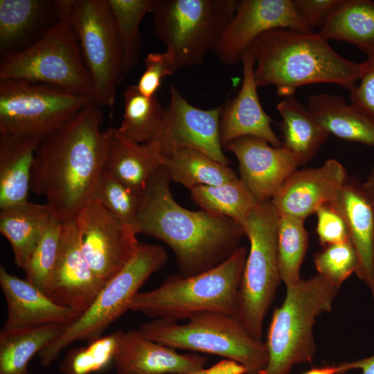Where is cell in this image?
Instances as JSON below:
<instances>
[{
	"mask_svg": "<svg viewBox=\"0 0 374 374\" xmlns=\"http://www.w3.org/2000/svg\"><path fill=\"white\" fill-rule=\"evenodd\" d=\"M69 21L90 74L92 100L111 107L122 81L123 58L107 0H72Z\"/></svg>",
	"mask_w": 374,
	"mask_h": 374,
	"instance_id": "cell-12",
	"label": "cell"
},
{
	"mask_svg": "<svg viewBox=\"0 0 374 374\" xmlns=\"http://www.w3.org/2000/svg\"><path fill=\"white\" fill-rule=\"evenodd\" d=\"M279 214L271 200L258 203L242 224L250 243L238 292L236 317L262 341L265 317L281 281L278 260Z\"/></svg>",
	"mask_w": 374,
	"mask_h": 374,
	"instance_id": "cell-9",
	"label": "cell"
},
{
	"mask_svg": "<svg viewBox=\"0 0 374 374\" xmlns=\"http://www.w3.org/2000/svg\"><path fill=\"white\" fill-rule=\"evenodd\" d=\"M239 1L155 0L153 33L165 44L178 69L203 64L215 49Z\"/></svg>",
	"mask_w": 374,
	"mask_h": 374,
	"instance_id": "cell-7",
	"label": "cell"
},
{
	"mask_svg": "<svg viewBox=\"0 0 374 374\" xmlns=\"http://www.w3.org/2000/svg\"><path fill=\"white\" fill-rule=\"evenodd\" d=\"M331 203L342 215L356 251L355 274L368 287L374 304V208L363 184L347 179Z\"/></svg>",
	"mask_w": 374,
	"mask_h": 374,
	"instance_id": "cell-23",
	"label": "cell"
},
{
	"mask_svg": "<svg viewBox=\"0 0 374 374\" xmlns=\"http://www.w3.org/2000/svg\"><path fill=\"white\" fill-rule=\"evenodd\" d=\"M162 168L171 181L190 190L200 186L219 185L239 178L228 166L190 148L163 157Z\"/></svg>",
	"mask_w": 374,
	"mask_h": 374,
	"instance_id": "cell-31",
	"label": "cell"
},
{
	"mask_svg": "<svg viewBox=\"0 0 374 374\" xmlns=\"http://www.w3.org/2000/svg\"><path fill=\"white\" fill-rule=\"evenodd\" d=\"M190 194L203 211L229 217L242 226L258 204L240 177L219 185L195 187L190 190Z\"/></svg>",
	"mask_w": 374,
	"mask_h": 374,
	"instance_id": "cell-32",
	"label": "cell"
},
{
	"mask_svg": "<svg viewBox=\"0 0 374 374\" xmlns=\"http://www.w3.org/2000/svg\"><path fill=\"white\" fill-rule=\"evenodd\" d=\"M53 214L46 204L30 202L1 208L0 232L10 242L15 264L24 270Z\"/></svg>",
	"mask_w": 374,
	"mask_h": 374,
	"instance_id": "cell-27",
	"label": "cell"
},
{
	"mask_svg": "<svg viewBox=\"0 0 374 374\" xmlns=\"http://www.w3.org/2000/svg\"><path fill=\"white\" fill-rule=\"evenodd\" d=\"M307 107L330 134L374 148V119L339 94H311Z\"/></svg>",
	"mask_w": 374,
	"mask_h": 374,
	"instance_id": "cell-26",
	"label": "cell"
},
{
	"mask_svg": "<svg viewBox=\"0 0 374 374\" xmlns=\"http://www.w3.org/2000/svg\"><path fill=\"white\" fill-rule=\"evenodd\" d=\"M139 330L150 339L176 349L222 357L244 366L248 374H259L268 361L265 343L255 339L236 317L202 312L178 321L154 319Z\"/></svg>",
	"mask_w": 374,
	"mask_h": 374,
	"instance_id": "cell-6",
	"label": "cell"
},
{
	"mask_svg": "<svg viewBox=\"0 0 374 374\" xmlns=\"http://www.w3.org/2000/svg\"><path fill=\"white\" fill-rule=\"evenodd\" d=\"M116 374H117V373H116Z\"/></svg>",
	"mask_w": 374,
	"mask_h": 374,
	"instance_id": "cell-49",
	"label": "cell"
},
{
	"mask_svg": "<svg viewBox=\"0 0 374 374\" xmlns=\"http://www.w3.org/2000/svg\"><path fill=\"white\" fill-rule=\"evenodd\" d=\"M247 250L240 246L229 258L202 273L168 276L157 287L139 292L130 310L152 319L179 321L202 312L236 317Z\"/></svg>",
	"mask_w": 374,
	"mask_h": 374,
	"instance_id": "cell-4",
	"label": "cell"
},
{
	"mask_svg": "<svg viewBox=\"0 0 374 374\" xmlns=\"http://www.w3.org/2000/svg\"><path fill=\"white\" fill-rule=\"evenodd\" d=\"M314 266L321 275L333 285L340 288L358 265L356 251L350 240L330 244L314 256Z\"/></svg>",
	"mask_w": 374,
	"mask_h": 374,
	"instance_id": "cell-39",
	"label": "cell"
},
{
	"mask_svg": "<svg viewBox=\"0 0 374 374\" xmlns=\"http://www.w3.org/2000/svg\"><path fill=\"white\" fill-rule=\"evenodd\" d=\"M0 79L48 84L92 98L91 79L69 16L29 48L1 55Z\"/></svg>",
	"mask_w": 374,
	"mask_h": 374,
	"instance_id": "cell-10",
	"label": "cell"
},
{
	"mask_svg": "<svg viewBox=\"0 0 374 374\" xmlns=\"http://www.w3.org/2000/svg\"><path fill=\"white\" fill-rule=\"evenodd\" d=\"M231 151L239 163L240 179L258 203L271 200L287 178L302 165L300 159L284 147H274L255 136L231 142Z\"/></svg>",
	"mask_w": 374,
	"mask_h": 374,
	"instance_id": "cell-17",
	"label": "cell"
},
{
	"mask_svg": "<svg viewBox=\"0 0 374 374\" xmlns=\"http://www.w3.org/2000/svg\"><path fill=\"white\" fill-rule=\"evenodd\" d=\"M66 326L48 324L0 331V374H30L28 363L64 332Z\"/></svg>",
	"mask_w": 374,
	"mask_h": 374,
	"instance_id": "cell-30",
	"label": "cell"
},
{
	"mask_svg": "<svg viewBox=\"0 0 374 374\" xmlns=\"http://www.w3.org/2000/svg\"><path fill=\"white\" fill-rule=\"evenodd\" d=\"M374 208V169L373 168L365 182L363 184Z\"/></svg>",
	"mask_w": 374,
	"mask_h": 374,
	"instance_id": "cell-47",
	"label": "cell"
},
{
	"mask_svg": "<svg viewBox=\"0 0 374 374\" xmlns=\"http://www.w3.org/2000/svg\"><path fill=\"white\" fill-rule=\"evenodd\" d=\"M284 28L313 33L296 11L292 0H242L214 50L224 65L241 62L249 46L263 33Z\"/></svg>",
	"mask_w": 374,
	"mask_h": 374,
	"instance_id": "cell-15",
	"label": "cell"
},
{
	"mask_svg": "<svg viewBox=\"0 0 374 374\" xmlns=\"http://www.w3.org/2000/svg\"><path fill=\"white\" fill-rule=\"evenodd\" d=\"M186 374H248L242 365L231 360L224 359L208 368H202Z\"/></svg>",
	"mask_w": 374,
	"mask_h": 374,
	"instance_id": "cell-44",
	"label": "cell"
},
{
	"mask_svg": "<svg viewBox=\"0 0 374 374\" xmlns=\"http://www.w3.org/2000/svg\"><path fill=\"white\" fill-rule=\"evenodd\" d=\"M113 362L117 374H186L205 368L208 358L179 353L139 329L121 331Z\"/></svg>",
	"mask_w": 374,
	"mask_h": 374,
	"instance_id": "cell-20",
	"label": "cell"
},
{
	"mask_svg": "<svg viewBox=\"0 0 374 374\" xmlns=\"http://www.w3.org/2000/svg\"><path fill=\"white\" fill-rule=\"evenodd\" d=\"M75 218L86 258L96 276L105 284L132 256L139 243L138 233L93 199Z\"/></svg>",
	"mask_w": 374,
	"mask_h": 374,
	"instance_id": "cell-13",
	"label": "cell"
},
{
	"mask_svg": "<svg viewBox=\"0 0 374 374\" xmlns=\"http://www.w3.org/2000/svg\"><path fill=\"white\" fill-rule=\"evenodd\" d=\"M339 290L319 274L286 286L285 299L272 314L265 343L268 361L259 374H289L296 364L312 362L314 324L332 310Z\"/></svg>",
	"mask_w": 374,
	"mask_h": 374,
	"instance_id": "cell-5",
	"label": "cell"
},
{
	"mask_svg": "<svg viewBox=\"0 0 374 374\" xmlns=\"http://www.w3.org/2000/svg\"><path fill=\"white\" fill-rule=\"evenodd\" d=\"M170 181L162 167L150 179L136 217L138 234L167 244L176 258L179 274L190 276L229 258L240 247L245 232L240 224L229 217L180 206L172 195Z\"/></svg>",
	"mask_w": 374,
	"mask_h": 374,
	"instance_id": "cell-2",
	"label": "cell"
},
{
	"mask_svg": "<svg viewBox=\"0 0 374 374\" xmlns=\"http://www.w3.org/2000/svg\"><path fill=\"white\" fill-rule=\"evenodd\" d=\"M141 197L130 190L104 168L91 199L98 202L125 224L134 228L138 233L136 217Z\"/></svg>",
	"mask_w": 374,
	"mask_h": 374,
	"instance_id": "cell-38",
	"label": "cell"
},
{
	"mask_svg": "<svg viewBox=\"0 0 374 374\" xmlns=\"http://www.w3.org/2000/svg\"><path fill=\"white\" fill-rule=\"evenodd\" d=\"M64 222L53 216L26 269V279L46 293L60 252Z\"/></svg>",
	"mask_w": 374,
	"mask_h": 374,
	"instance_id": "cell-36",
	"label": "cell"
},
{
	"mask_svg": "<svg viewBox=\"0 0 374 374\" xmlns=\"http://www.w3.org/2000/svg\"><path fill=\"white\" fill-rule=\"evenodd\" d=\"M283 147L296 155L302 164L310 161L330 135L293 96L280 101Z\"/></svg>",
	"mask_w": 374,
	"mask_h": 374,
	"instance_id": "cell-28",
	"label": "cell"
},
{
	"mask_svg": "<svg viewBox=\"0 0 374 374\" xmlns=\"http://www.w3.org/2000/svg\"><path fill=\"white\" fill-rule=\"evenodd\" d=\"M303 374H343L341 364L312 368Z\"/></svg>",
	"mask_w": 374,
	"mask_h": 374,
	"instance_id": "cell-46",
	"label": "cell"
},
{
	"mask_svg": "<svg viewBox=\"0 0 374 374\" xmlns=\"http://www.w3.org/2000/svg\"><path fill=\"white\" fill-rule=\"evenodd\" d=\"M315 213L317 217V234L323 247L349 240L346 222L331 202L321 206Z\"/></svg>",
	"mask_w": 374,
	"mask_h": 374,
	"instance_id": "cell-41",
	"label": "cell"
},
{
	"mask_svg": "<svg viewBox=\"0 0 374 374\" xmlns=\"http://www.w3.org/2000/svg\"><path fill=\"white\" fill-rule=\"evenodd\" d=\"M305 220L279 215L278 224V260L281 281L285 286L297 283L309 244Z\"/></svg>",
	"mask_w": 374,
	"mask_h": 374,
	"instance_id": "cell-35",
	"label": "cell"
},
{
	"mask_svg": "<svg viewBox=\"0 0 374 374\" xmlns=\"http://www.w3.org/2000/svg\"><path fill=\"white\" fill-rule=\"evenodd\" d=\"M347 179L343 165L330 159L317 168L297 169L271 201L279 215L305 220L321 206L331 202Z\"/></svg>",
	"mask_w": 374,
	"mask_h": 374,
	"instance_id": "cell-19",
	"label": "cell"
},
{
	"mask_svg": "<svg viewBox=\"0 0 374 374\" xmlns=\"http://www.w3.org/2000/svg\"><path fill=\"white\" fill-rule=\"evenodd\" d=\"M123 98L124 112L118 131L134 142L150 143L161 125L165 108L155 96L143 95L136 84L128 86Z\"/></svg>",
	"mask_w": 374,
	"mask_h": 374,
	"instance_id": "cell-33",
	"label": "cell"
},
{
	"mask_svg": "<svg viewBox=\"0 0 374 374\" xmlns=\"http://www.w3.org/2000/svg\"><path fill=\"white\" fill-rule=\"evenodd\" d=\"M373 168L374 169V167Z\"/></svg>",
	"mask_w": 374,
	"mask_h": 374,
	"instance_id": "cell-48",
	"label": "cell"
},
{
	"mask_svg": "<svg viewBox=\"0 0 374 374\" xmlns=\"http://www.w3.org/2000/svg\"><path fill=\"white\" fill-rule=\"evenodd\" d=\"M71 4L72 0H0L1 56L36 43L69 16Z\"/></svg>",
	"mask_w": 374,
	"mask_h": 374,
	"instance_id": "cell-18",
	"label": "cell"
},
{
	"mask_svg": "<svg viewBox=\"0 0 374 374\" xmlns=\"http://www.w3.org/2000/svg\"><path fill=\"white\" fill-rule=\"evenodd\" d=\"M144 62L145 71L136 87L143 95L152 97L160 87L162 79L172 75L177 69L172 55L166 51L148 53Z\"/></svg>",
	"mask_w": 374,
	"mask_h": 374,
	"instance_id": "cell-40",
	"label": "cell"
},
{
	"mask_svg": "<svg viewBox=\"0 0 374 374\" xmlns=\"http://www.w3.org/2000/svg\"><path fill=\"white\" fill-rule=\"evenodd\" d=\"M0 285L8 311L4 330H21L48 324L68 327L82 314L55 303L27 279L9 273L2 265L0 266Z\"/></svg>",
	"mask_w": 374,
	"mask_h": 374,
	"instance_id": "cell-22",
	"label": "cell"
},
{
	"mask_svg": "<svg viewBox=\"0 0 374 374\" xmlns=\"http://www.w3.org/2000/svg\"><path fill=\"white\" fill-rule=\"evenodd\" d=\"M247 50L255 59L258 87L274 86L285 98L314 83L335 84L350 91L360 75L361 63L340 55L317 33L274 29L258 37Z\"/></svg>",
	"mask_w": 374,
	"mask_h": 374,
	"instance_id": "cell-3",
	"label": "cell"
},
{
	"mask_svg": "<svg viewBox=\"0 0 374 374\" xmlns=\"http://www.w3.org/2000/svg\"><path fill=\"white\" fill-rule=\"evenodd\" d=\"M92 98L48 84L0 79V133L43 139L72 120Z\"/></svg>",
	"mask_w": 374,
	"mask_h": 374,
	"instance_id": "cell-11",
	"label": "cell"
},
{
	"mask_svg": "<svg viewBox=\"0 0 374 374\" xmlns=\"http://www.w3.org/2000/svg\"><path fill=\"white\" fill-rule=\"evenodd\" d=\"M343 374L352 369H360L362 374H374V355L350 362L341 364Z\"/></svg>",
	"mask_w": 374,
	"mask_h": 374,
	"instance_id": "cell-45",
	"label": "cell"
},
{
	"mask_svg": "<svg viewBox=\"0 0 374 374\" xmlns=\"http://www.w3.org/2000/svg\"><path fill=\"white\" fill-rule=\"evenodd\" d=\"M122 330L89 341L85 346L68 351L60 366L62 374H91L113 361Z\"/></svg>",
	"mask_w": 374,
	"mask_h": 374,
	"instance_id": "cell-37",
	"label": "cell"
},
{
	"mask_svg": "<svg viewBox=\"0 0 374 374\" xmlns=\"http://www.w3.org/2000/svg\"><path fill=\"white\" fill-rule=\"evenodd\" d=\"M241 62L242 82L238 94L222 105L220 118V136L223 149L233 141L244 136H255L274 147H283L271 126V119L264 111L255 80V59L247 50Z\"/></svg>",
	"mask_w": 374,
	"mask_h": 374,
	"instance_id": "cell-21",
	"label": "cell"
},
{
	"mask_svg": "<svg viewBox=\"0 0 374 374\" xmlns=\"http://www.w3.org/2000/svg\"><path fill=\"white\" fill-rule=\"evenodd\" d=\"M317 33L355 45L367 57L374 55V1L343 0Z\"/></svg>",
	"mask_w": 374,
	"mask_h": 374,
	"instance_id": "cell-29",
	"label": "cell"
},
{
	"mask_svg": "<svg viewBox=\"0 0 374 374\" xmlns=\"http://www.w3.org/2000/svg\"><path fill=\"white\" fill-rule=\"evenodd\" d=\"M39 142L23 134L0 133V209L28 201Z\"/></svg>",
	"mask_w": 374,
	"mask_h": 374,
	"instance_id": "cell-25",
	"label": "cell"
},
{
	"mask_svg": "<svg viewBox=\"0 0 374 374\" xmlns=\"http://www.w3.org/2000/svg\"><path fill=\"white\" fill-rule=\"evenodd\" d=\"M161 245L140 242L124 267L103 286L90 307L63 334L38 355L42 366H49L60 353L78 341L88 342L104 331L127 310L145 282L166 262Z\"/></svg>",
	"mask_w": 374,
	"mask_h": 374,
	"instance_id": "cell-8",
	"label": "cell"
},
{
	"mask_svg": "<svg viewBox=\"0 0 374 374\" xmlns=\"http://www.w3.org/2000/svg\"><path fill=\"white\" fill-rule=\"evenodd\" d=\"M104 285L83 252L75 218L64 222L60 252L46 294L55 303L82 314Z\"/></svg>",
	"mask_w": 374,
	"mask_h": 374,
	"instance_id": "cell-16",
	"label": "cell"
},
{
	"mask_svg": "<svg viewBox=\"0 0 374 374\" xmlns=\"http://www.w3.org/2000/svg\"><path fill=\"white\" fill-rule=\"evenodd\" d=\"M105 168L141 197L152 175L162 167L163 157L157 145L134 142L113 127L105 130Z\"/></svg>",
	"mask_w": 374,
	"mask_h": 374,
	"instance_id": "cell-24",
	"label": "cell"
},
{
	"mask_svg": "<svg viewBox=\"0 0 374 374\" xmlns=\"http://www.w3.org/2000/svg\"><path fill=\"white\" fill-rule=\"evenodd\" d=\"M93 101L72 120L40 140L31 172L30 190L46 199L53 215L74 218L92 199L105 168L102 111Z\"/></svg>",
	"mask_w": 374,
	"mask_h": 374,
	"instance_id": "cell-1",
	"label": "cell"
},
{
	"mask_svg": "<svg viewBox=\"0 0 374 374\" xmlns=\"http://www.w3.org/2000/svg\"><path fill=\"white\" fill-rule=\"evenodd\" d=\"M112 12L122 52L121 80L132 71L141 50L140 26L151 13L155 0H107Z\"/></svg>",
	"mask_w": 374,
	"mask_h": 374,
	"instance_id": "cell-34",
	"label": "cell"
},
{
	"mask_svg": "<svg viewBox=\"0 0 374 374\" xmlns=\"http://www.w3.org/2000/svg\"><path fill=\"white\" fill-rule=\"evenodd\" d=\"M343 0H292L301 17L311 28L320 29Z\"/></svg>",
	"mask_w": 374,
	"mask_h": 374,
	"instance_id": "cell-43",
	"label": "cell"
},
{
	"mask_svg": "<svg viewBox=\"0 0 374 374\" xmlns=\"http://www.w3.org/2000/svg\"><path fill=\"white\" fill-rule=\"evenodd\" d=\"M222 105L210 109L196 107L170 87V100L161 125L153 139L163 157L185 148L198 150L228 166L220 136Z\"/></svg>",
	"mask_w": 374,
	"mask_h": 374,
	"instance_id": "cell-14",
	"label": "cell"
},
{
	"mask_svg": "<svg viewBox=\"0 0 374 374\" xmlns=\"http://www.w3.org/2000/svg\"><path fill=\"white\" fill-rule=\"evenodd\" d=\"M357 84L350 90V103L374 119V55L361 63Z\"/></svg>",
	"mask_w": 374,
	"mask_h": 374,
	"instance_id": "cell-42",
	"label": "cell"
}]
</instances>
